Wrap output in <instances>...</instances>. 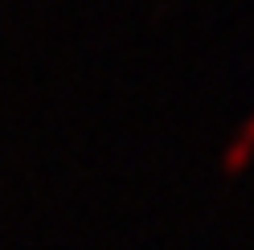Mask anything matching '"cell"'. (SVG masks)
<instances>
[{
  "label": "cell",
  "mask_w": 254,
  "mask_h": 250,
  "mask_svg": "<svg viewBox=\"0 0 254 250\" xmlns=\"http://www.w3.org/2000/svg\"><path fill=\"white\" fill-rule=\"evenodd\" d=\"M250 164H254V115L230 135L226 152H221V173H226V177H238V173H246Z\"/></svg>",
  "instance_id": "6da1fadb"
}]
</instances>
